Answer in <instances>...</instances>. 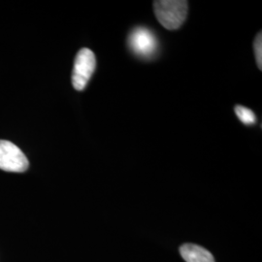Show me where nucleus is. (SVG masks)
<instances>
[{"label": "nucleus", "instance_id": "nucleus-3", "mask_svg": "<svg viewBox=\"0 0 262 262\" xmlns=\"http://www.w3.org/2000/svg\"><path fill=\"white\" fill-rule=\"evenodd\" d=\"M29 162L24 151L12 142L0 140V169L7 172L23 173L27 171Z\"/></svg>", "mask_w": 262, "mask_h": 262}, {"label": "nucleus", "instance_id": "nucleus-7", "mask_svg": "<svg viewBox=\"0 0 262 262\" xmlns=\"http://www.w3.org/2000/svg\"><path fill=\"white\" fill-rule=\"evenodd\" d=\"M253 49H254V55H255V59L256 63L259 68V70L262 69V36L261 32H259L256 37L254 39L253 42Z\"/></svg>", "mask_w": 262, "mask_h": 262}, {"label": "nucleus", "instance_id": "nucleus-5", "mask_svg": "<svg viewBox=\"0 0 262 262\" xmlns=\"http://www.w3.org/2000/svg\"><path fill=\"white\" fill-rule=\"evenodd\" d=\"M182 257L187 262H215L213 254L203 247L194 244H185L180 248Z\"/></svg>", "mask_w": 262, "mask_h": 262}, {"label": "nucleus", "instance_id": "nucleus-6", "mask_svg": "<svg viewBox=\"0 0 262 262\" xmlns=\"http://www.w3.org/2000/svg\"><path fill=\"white\" fill-rule=\"evenodd\" d=\"M235 113L238 117V119L241 121L242 123L246 124V125H252L253 123H255L256 122V118H255V115L254 113L244 107L241 105H237L234 108Z\"/></svg>", "mask_w": 262, "mask_h": 262}, {"label": "nucleus", "instance_id": "nucleus-1", "mask_svg": "<svg viewBox=\"0 0 262 262\" xmlns=\"http://www.w3.org/2000/svg\"><path fill=\"white\" fill-rule=\"evenodd\" d=\"M154 10L162 27L169 30H175L181 28L187 19L188 4L184 0L155 1Z\"/></svg>", "mask_w": 262, "mask_h": 262}, {"label": "nucleus", "instance_id": "nucleus-2", "mask_svg": "<svg viewBox=\"0 0 262 262\" xmlns=\"http://www.w3.org/2000/svg\"><path fill=\"white\" fill-rule=\"evenodd\" d=\"M96 67V58L90 49H81L76 56L72 71V84L76 91H83L90 82Z\"/></svg>", "mask_w": 262, "mask_h": 262}, {"label": "nucleus", "instance_id": "nucleus-4", "mask_svg": "<svg viewBox=\"0 0 262 262\" xmlns=\"http://www.w3.org/2000/svg\"><path fill=\"white\" fill-rule=\"evenodd\" d=\"M128 45L136 56L150 58L156 55L159 42L150 29L137 28L132 30L128 37Z\"/></svg>", "mask_w": 262, "mask_h": 262}]
</instances>
